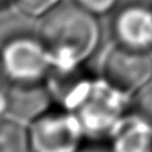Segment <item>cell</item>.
<instances>
[{
    "label": "cell",
    "mask_w": 152,
    "mask_h": 152,
    "mask_svg": "<svg viewBox=\"0 0 152 152\" xmlns=\"http://www.w3.org/2000/svg\"><path fill=\"white\" fill-rule=\"evenodd\" d=\"M10 113V96H8L7 86L0 84V119L8 116Z\"/></svg>",
    "instance_id": "14"
},
{
    "label": "cell",
    "mask_w": 152,
    "mask_h": 152,
    "mask_svg": "<svg viewBox=\"0 0 152 152\" xmlns=\"http://www.w3.org/2000/svg\"><path fill=\"white\" fill-rule=\"evenodd\" d=\"M4 81L12 86L47 84L53 71V60L39 36L19 35L0 47Z\"/></svg>",
    "instance_id": "3"
},
{
    "label": "cell",
    "mask_w": 152,
    "mask_h": 152,
    "mask_svg": "<svg viewBox=\"0 0 152 152\" xmlns=\"http://www.w3.org/2000/svg\"><path fill=\"white\" fill-rule=\"evenodd\" d=\"M31 152H77L87 139L77 118L53 105L28 124Z\"/></svg>",
    "instance_id": "4"
},
{
    "label": "cell",
    "mask_w": 152,
    "mask_h": 152,
    "mask_svg": "<svg viewBox=\"0 0 152 152\" xmlns=\"http://www.w3.org/2000/svg\"><path fill=\"white\" fill-rule=\"evenodd\" d=\"M15 0H0V10H3L4 7H8L10 4H13Z\"/></svg>",
    "instance_id": "15"
},
{
    "label": "cell",
    "mask_w": 152,
    "mask_h": 152,
    "mask_svg": "<svg viewBox=\"0 0 152 152\" xmlns=\"http://www.w3.org/2000/svg\"><path fill=\"white\" fill-rule=\"evenodd\" d=\"M0 152H31L28 124L13 116L0 119Z\"/></svg>",
    "instance_id": "9"
},
{
    "label": "cell",
    "mask_w": 152,
    "mask_h": 152,
    "mask_svg": "<svg viewBox=\"0 0 152 152\" xmlns=\"http://www.w3.org/2000/svg\"><path fill=\"white\" fill-rule=\"evenodd\" d=\"M134 113L152 124V83L134 96Z\"/></svg>",
    "instance_id": "11"
},
{
    "label": "cell",
    "mask_w": 152,
    "mask_h": 152,
    "mask_svg": "<svg viewBox=\"0 0 152 152\" xmlns=\"http://www.w3.org/2000/svg\"><path fill=\"white\" fill-rule=\"evenodd\" d=\"M71 1L97 18L111 12L116 7L119 0H71Z\"/></svg>",
    "instance_id": "12"
},
{
    "label": "cell",
    "mask_w": 152,
    "mask_h": 152,
    "mask_svg": "<svg viewBox=\"0 0 152 152\" xmlns=\"http://www.w3.org/2000/svg\"><path fill=\"white\" fill-rule=\"evenodd\" d=\"M112 34L116 44L140 52H152V8L128 4L115 13Z\"/></svg>",
    "instance_id": "6"
},
{
    "label": "cell",
    "mask_w": 152,
    "mask_h": 152,
    "mask_svg": "<svg viewBox=\"0 0 152 152\" xmlns=\"http://www.w3.org/2000/svg\"><path fill=\"white\" fill-rule=\"evenodd\" d=\"M64 0H15L13 5L21 15L31 19H43Z\"/></svg>",
    "instance_id": "10"
},
{
    "label": "cell",
    "mask_w": 152,
    "mask_h": 152,
    "mask_svg": "<svg viewBox=\"0 0 152 152\" xmlns=\"http://www.w3.org/2000/svg\"><path fill=\"white\" fill-rule=\"evenodd\" d=\"M102 79L121 94L135 96L152 83L151 52H140L116 44L104 56Z\"/></svg>",
    "instance_id": "5"
},
{
    "label": "cell",
    "mask_w": 152,
    "mask_h": 152,
    "mask_svg": "<svg viewBox=\"0 0 152 152\" xmlns=\"http://www.w3.org/2000/svg\"><path fill=\"white\" fill-rule=\"evenodd\" d=\"M77 152H116L108 139H86Z\"/></svg>",
    "instance_id": "13"
},
{
    "label": "cell",
    "mask_w": 152,
    "mask_h": 152,
    "mask_svg": "<svg viewBox=\"0 0 152 152\" xmlns=\"http://www.w3.org/2000/svg\"><path fill=\"white\" fill-rule=\"evenodd\" d=\"M40 20L37 36L52 56L53 71L81 68L99 45L102 32L97 18L71 0Z\"/></svg>",
    "instance_id": "1"
},
{
    "label": "cell",
    "mask_w": 152,
    "mask_h": 152,
    "mask_svg": "<svg viewBox=\"0 0 152 152\" xmlns=\"http://www.w3.org/2000/svg\"><path fill=\"white\" fill-rule=\"evenodd\" d=\"M127 95L103 79H89L69 110L77 118L87 139H110L127 113Z\"/></svg>",
    "instance_id": "2"
},
{
    "label": "cell",
    "mask_w": 152,
    "mask_h": 152,
    "mask_svg": "<svg viewBox=\"0 0 152 152\" xmlns=\"http://www.w3.org/2000/svg\"><path fill=\"white\" fill-rule=\"evenodd\" d=\"M10 96L8 116L29 124L55 105L47 84L42 86H12L7 84Z\"/></svg>",
    "instance_id": "7"
},
{
    "label": "cell",
    "mask_w": 152,
    "mask_h": 152,
    "mask_svg": "<svg viewBox=\"0 0 152 152\" xmlns=\"http://www.w3.org/2000/svg\"><path fill=\"white\" fill-rule=\"evenodd\" d=\"M4 80V75H3V66H1V53H0V84Z\"/></svg>",
    "instance_id": "16"
},
{
    "label": "cell",
    "mask_w": 152,
    "mask_h": 152,
    "mask_svg": "<svg viewBox=\"0 0 152 152\" xmlns=\"http://www.w3.org/2000/svg\"><path fill=\"white\" fill-rule=\"evenodd\" d=\"M116 152H152V124L139 115H127L108 139Z\"/></svg>",
    "instance_id": "8"
}]
</instances>
